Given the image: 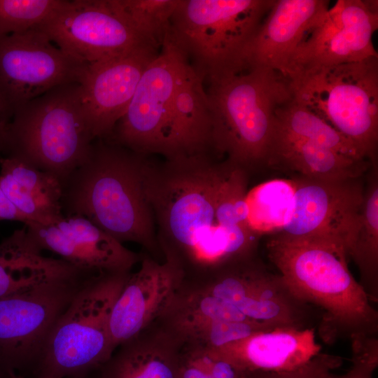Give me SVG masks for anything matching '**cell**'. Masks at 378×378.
<instances>
[{"label": "cell", "mask_w": 378, "mask_h": 378, "mask_svg": "<svg viewBox=\"0 0 378 378\" xmlns=\"http://www.w3.org/2000/svg\"><path fill=\"white\" fill-rule=\"evenodd\" d=\"M234 164L211 153L161 162L147 158L145 190L159 247L164 258L180 268L185 281L257 253L223 227L222 197Z\"/></svg>", "instance_id": "1"}, {"label": "cell", "mask_w": 378, "mask_h": 378, "mask_svg": "<svg viewBox=\"0 0 378 378\" xmlns=\"http://www.w3.org/2000/svg\"><path fill=\"white\" fill-rule=\"evenodd\" d=\"M266 247L269 260L295 295L320 312L316 330L323 342L330 345L377 336L378 312L350 272L344 246L277 233Z\"/></svg>", "instance_id": "2"}, {"label": "cell", "mask_w": 378, "mask_h": 378, "mask_svg": "<svg viewBox=\"0 0 378 378\" xmlns=\"http://www.w3.org/2000/svg\"><path fill=\"white\" fill-rule=\"evenodd\" d=\"M148 156L96 139L84 161L63 184L62 213L89 220L121 243L160 251L144 185Z\"/></svg>", "instance_id": "3"}, {"label": "cell", "mask_w": 378, "mask_h": 378, "mask_svg": "<svg viewBox=\"0 0 378 378\" xmlns=\"http://www.w3.org/2000/svg\"><path fill=\"white\" fill-rule=\"evenodd\" d=\"M214 155L247 172L265 166L276 108L292 97L288 80L262 68H246L208 80Z\"/></svg>", "instance_id": "4"}, {"label": "cell", "mask_w": 378, "mask_h": 378, "mask_svg": "<svg viewBox=\"0 0 378 378\" xmlns=\"http://www.w3.org/2000/svg\"><path fill=\"white\" fill-rule=\"evenodd\" d=\"M95 139L81 85L67 83L51 88L13 111L4 156L48 172L63 185L86 160Z\"/></svg>", "instance_id": "5"}, {"label": "cell", "mask_w": 378, "mask_h": 378, "mask_svg": "<svg viewBox=\"0 0 378 378\" xmlns=\"http://www.w3.org/2000/svg\"><path fill=\"white\" fill-rule=\"evenodd\" d=\"M274 1L179 0L168 35L204 80L237 73Z\"/></svg>", "instance_id": "6"}, {"label": "cell", "mask_w": 378, "mask_h": 378, "mask_svg": "<svg viewBox=\"0 0 378 378\" xmlns=\"http://www.w3.org/2000/svg\"><path fill=\"white\" fill-rule=\"evenodd\" d=\"M131 272L92 274L48 337L34 378H65L99 369L113 353L109 323Z\"/></svg>", "instance_id": "7"}, {"label": "cell", "mask_w": 378, "mask_h": 378, "mask_svg": "<svg viewBox=\"0 0 378 378\" xmlns=\"http://www.w3.org/2000/svg\"><path fill=\"white\" fill-rule=\"evenodd\" d=\"M292 97L377 161L378 57L321 69L288 79Z\"/></svg>", "instance_id": "8"}, {"label": "cell", "mask_w": 378, "mask_h": 378, "mask_svg": "<svg viewBox=\"0 0 378 378\" xmlns=\"http://www.w3.org/2000/svg\"><path fill=\"white\" fill-rule=\"evenodd\" d=\"M94 273L76 270L0 298V370L6 378L34 374L53 326Z\"/></svg>", "instance_id": "9"}, {"label": "cell", "mask_w": 378, "mask_h": 378, "mask_svg": "<svg viewBox=\"0 0 378 378\" xmlns=\"http://www.w3.org/2000/svg\"><path fill=\"white\" fill-rule=\"evenodd\" d=\"M234 306L248 318L274 328L315 329L321 313L300 299L257 253L228 262L188 284Z\"/></svg>", "instance_id": "10"}, {"label": "cell", "mask_w": 378, "mask_h": 378, "mask_svg": "<svg viewBox=\"0 0 378 378\" xmlns=\"http://www.w3.org/2000/svg\"><path fill=\"white\" fill-rule=\"evenodd\" d=\"M188 61L168 34L141 76L132 100L107 139L136 153L168 156L169 118L176 80Z\"/></svg>", "instance_id": "11"}, {"label": "cell", "mask_w": 378, "mask_h": 378, "mask_svg": "<svg viewBox=\"0 0 378 378\" xmlns=\"http://www.w3.org/2000/svg\"><path fill=\"white\" fill-rule=\"evenodd\" d=\"M377 29V1L337 0L304 35L290 61L286 78L378 57L372 43Z\"/></svg>", "instance_id": "12"}, {"label": "cell", "mask_w": 378, "mask_h": 378, "mask_svg": "<svg viewBox=\"0 0 378 378\" xmlns=\"http://www.w3.org/2000/svg\"><path fill=\"white\" fill-rule=\"evenodd\" d=\"M35 29L68 55L87 65L153 46L108 5L106 0H64Z\"/></svg>", "instance_id": "13"}, {"label": "cell", "mask_w": 378, "mask_h": 378, "mask_svg": "<svg viewBox=\"0 0 378 378\" xmlns=\"http://www.w3.org/2000/svg\"><path fill=\"white\" fill-rule=\"evenodd\" d=\"M88 65L33 29L0 38V95L13 109L67 83H81Z\"/></svg>", "instance_id": "14"}, {"label": "cell", "mask_w": 378, "mask_h": 378, "mask_svg": "<svg viewBox=\"0 0 378 378\" xmlns=\"http://www.w3.org/2000/svg\"><path fill=\"white\" fill-rule=\"evenodd\" d=\"M293 180V209L289 221L279 233L329 240L344 246L348 253L364 196L361 177L328 181L296 175Z\"/></svg>", "instance_id": "15"}, {"label": "cell", "mask_w": 378, "mask_h": 378, "mask_svg": "<svg viewBox=\"0 0 378 378\" xmlns=\"http://www.w3.org/2000/svg\"><path fill=\"white\" fill-rule=\"evenodd\" d=\"M137 272L130 273L112 309L109 330L113 351L162 317L178 293L183 273L172 261L159 262L141 255Z\"/></svg>", "instance_id": "16"}, {"label": "cell", "mask_w": 378, "mask_h": 378, "mask_svg": "<svg viewBox=\"0 0 378 378\" xmlns=\"http://www.w3.org/2000/svg\"><path fill=\"white\" fill-rule=\"evenodd\" d=\"M24 225L41 251H51L81 270L131 272L141 258V254L128 249L81 216H63L48 225L29 223Z\"/></svg>", "instance_id": "17"}, {"label": "cell", "mask_w": 378, "mask_h": 378, "mask_svg": "<svg viewBox=\"0 0 378 378\" xmlns=\"http://www.w3.org/2000/svg\"><path fill=\"white\" fill-rule=\"evenodd\" d=\"M153 46L88 65L81 82L84 107L95 139H108L126 111L142 74L158 55Z\"/></svg>", "instance_id": "18"}, {"label": "cell", "mask_w": 378, "mask_h": 378, "mask_svg": "<svg viewBox=\"0 0 378 378\" xmlns=\"http://www.w3.org/2000/svg\"><path fill=\"white\" fill-rule=\"evenodd\" d=\"M329 4L327 0H275L246 49V68L270 69L286 78L294 52Z\"/></svg>", "instance_id": "19"}, {"label": "cell", "mask_w": 378, "mask_h": 378, "mask_svg": "<svg viewBox=\"0 0 378 378\" xmlns=\"http://www.w3.org/2000/svg\"><path fill=\"white\" fill-rule=\"evenodd\" d=\"M315 333V329L274 328L255 332L214 350L246 376L255 372L288 371L321 352Z\"/></svg>", "instance_id": "20"}, {"label": "cell", "mask_w": 378, "mask_h": 378, "mask_svg": "<svg viewBox=\"0 0 378 378\" xmlns=\"http://www.w3.org/2000/svg\"><path fill=\"white\" fill-rule=\"evenodd\" d=\"M182 342L158 319L119 345L97 370V378H177Z\"/></svg>", "instance_id": "21"}, {"label": "cell", "mask_w": 378, "mask_h": 378, "mask_svg": "<svg viewBox=\"0 0 378 378\" xmlns=\"http://www.w3.org/2000/svg\"><path fill=\"white\" fill-rule=\"evenodd\" d=\"M204 81L188 61L176 80L171 104L167 160L213 154L211 114Z\"/></svg>", "instance_id": "22"}, {"label": "cell", "mask_w": 378, "mask_h": 378, "mask_svg": "<svg viewBox=\"0 0 378 378\" xmlns=\"http://www.w3.org/2000/svg\"><path fill=\"white\" fill-rule=\"evenodd\" d=\"M0 188L25 219L48 225L63 217V185L55 176L16 158L0 157Z\"/></svg>", "instance_id": "23"}, {"label": "cell", "mask_w": 378, "mask_h": 378, "mask_svg": "<svg viewBox=\"0 0 378 378\" xmlns=\"http://www.w3.org/2000/svg\"><path fill=\"white\" fill-rule=\"evenodd\" d=\"M373 162L354 159L274 128L265 166L309 178L337 181L362 177Z\"/></svg>", "instance_id": "24"}, {"label": "cell", "mask_w": 378, "mask_h": 378, "mask_svg": "<svg viewBox=\"0 0 378 378\" xmlns=\"http://www.w3.org/2000/svg\"><path fill=\"white\" fill-rule=\"evenodd\" d=\"M76 270L61 258L43 255L24 225L0 242V298Z\"/></svg>", "instance_id": "25"}, {"label": "cell", "mask_w": 378, "mask_h": 378, "mask_svg": "<svg viewBox=\"0 0 378 378\" xmlns=\"http://www.w3.org/2000/svg\"><path fill=\"white\" fill-rule=\"evenodd\" d=\"M370 172L360 212L359 223L348 256L360 272V284L372 303L378 302V167Z\"/></svg>", "instance_id": "26"}, {"label": "cell", "mask_w": 378, "mask_h": 378, "mask_svg": "<svg viewBox=\"0 0 378 378\" xmlns=\"http://www.w3.org/2000/svg\"><path fill=\"white\" fill-rule=\"evenodd\" d=\"M293 178H276L248 190L246 220L250 230L260 237L281 232L290 220L294 205Z\"/></svg>", "instance_id": "27"}, {"label": "cell", "mask_w": 378, "mask_h": 378, "mask_svg": "<svg viewBox=\"0 0 378 378\" xmlns=\"http://www.w3.org/2000/svg\"><path fill=\"white\" fill-rule=\"evenodd\" d=\"M274 128L291 136L312 141L354 159L368 160L351 141L295 101L293 97L276 108Z\"/></svg>", "instance_id": "28"}, {"label": "cell", "mask_w": 378, "mask_h": 378, "mask_svg": "<svg viewBox=\"0 0 378 378\" xmlns=\"http://www.w3.org/2000/svg\"><path fill=\"white\" fill-rule=\"evenodd\" d=\"M109 7L145 39L162 47L179 0H106Z\"/></svg>", "instance_id": "29"}, {"label": "cell", "mask_w": 378, "mask_h": 378, "mask_svg": "<svg viewBox=\"0 0 378 378\" xmlns=\"http://www.w3.org/2000/svg\"><path fill=\"white\" fill-rule=\"evenodd\" d=\"M272 329L274 328L262 323L211 321L184 330H172L183 344L214 349L242 340L255 332Z\"/></svg>", "instance_id": "30"}, {"label": "cell", "mask_w": 378, "mask_h": 378, "mask_svg": "<svg viewBox=\"0 0 378 378\" xmlns=\"http://www.w3.org/2000/svg\"><path fill=\"white\" fill-rule=\"evenodd\" d=\"M64 0H0V38L33 29L43 22Z\"/></svg>", "instance_id": "31"}, {"label": "cell", "mask_w": 378, "mask_h": 378, "mask_svg": "<svg viewBox=\"0 0 378 378\" xmlns=\"http://www.w3.org/2000/svg\"><path fill=\"white\" fill-rule=\"evenodd\" d=\"M350 341L351 365L344 374L332 378H372L378 367V337L363 336Z\"/></svg>", "instance_id": "32"}, {"label": "cell", "mask_w": 378, "mask_h": 378, "mask_svg": "<svg viewBox=\"0 0 378 378\" xmlns=\"http://www.w3.org/2000/svg\"><path fill=\"white\" fill-rule=\"evenodd\" d=\"M342 364V358L332 354L319 353L303 365L282 372H255L245 378H332V370Z\"/></svg>", "instance_id": "33"}, {"label": "cell", "mask_w": 378, "mask_h": 378, "mask_svg": "<svg viewBox=\"0 0 378 378\" xmlns=\"http://www.w3.org/2000/svg\"><path fill=\"white\" fill-rule=\"evenodd\" d=\"M177 378H213L207 369L188 349H181Z\"/></svg>", "instance_id": "34"}, {"label": "cell", "mask_w": 378, "mask_h": 378, "mask_svg": "<svg viewBox=\"0 0 378 378\" xmlns=\"http://www.w3.org/2000/svg\"><path fill=\"white\" fill-rule=\"evenodd\" d=\"M13 113V109L0 95V157L6 149L8 129Z\"/></svg>", "instance_id": "35"}, {"label": "cell", "mask_w": 378, "mask_h": 378, "mask_svg": "<svg viewBox=\"0 0 378 378\" xmlns=\"http://www.w3.org/2000/svg\"><path fill=\"white\" fill-rule=\"evenodd\" d=\"M14 220L25 223V219L12 204L0 188V220Z\"/></svg>", "instance_id": "36"}, {"label": "cell", "mask_w": 378, "mask_h": 378, "mask_svg": "<svg viewBox=\"0 0 378 378\" xmlns=\"http://www.w3.org/2000/svg\"><path fill=\"white\" fill-rule=\"evenodd\" d=\"M97 370H95L89 372H86V373L74 374V375L66 377L65 378H97Z\"/></svg>", "instance_id": "37"}, {"label": "cell", "mask_w": 378, "mask_h": 378, "mask_svg": "<svg viewBox=\"0 0 378 378\" xmlns=\"http://www.w3.org/2000/svg\"><path fill=\"white\" fill-rule=\"evenodd\" d=\"M0 378H6L5 377V375L1 372V371L0 370Z\"/></svg>", "instance_id": "38"}]
</instances>
